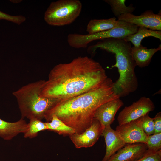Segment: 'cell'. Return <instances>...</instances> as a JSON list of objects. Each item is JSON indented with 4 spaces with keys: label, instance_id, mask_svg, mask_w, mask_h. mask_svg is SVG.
I'll return each mask as SVG.
<instances>
[{
    "label": "cell",
    "instance_id": "cell-18",
    "mask_svg": "<svg viewBox=\"0 0 161 161\" xmlns=\"http://www.w3.org/2000/svg\"><path fill=\"white\" fill-rule=\"evenodd\" d=\"M46 123L47 130L55 132L60 135L69 136L75 133L73 128L65 124L55 116H53L50 121Z\"/></svg>",
    "mask_w": 161,
    "mask_h": 161
},
{
    "label": "cell",
    "instance_id": "cell-8",
    "mask_svg": "<svg viewBox=\"0 0 161 161\" xmlns=\"http://www.w3.org/2000/svg\"><path fill=\"white\" fill-rule=\"evenodd\" d=\"M142 120L143 117L117 126L115 130L126 144L146 143L148 136L142 128Z\"/></svg>",
    "mask_w": 161,
    "mask_h": 161
},
{
    "label": "cell",
    "instance_id": "cell-26",
    "mask_svg": "<svg viewBox=\"0 0 161 161\" xmlns=\"http://www.w3.org/2000/svg\"><path fill=\"white\" fill-rule=\"evenodd\" d=\"M11 2L13 3H19L21 1H22V0H10V1Z\"/></svg>",
    "mask_w": 161,
    "mask_h": 161
},
{
    "label": "cell",
    "instance_id": "cell-9",
    "mask_svg": "<svg viewBox=\"0 0 161 161\" xmlns=\"http://www.w3.org/2000/svg\"><path fill=\"white\" fill-rule=\"evenodd\" d=\"M118 20L134 24L138 27H143L152 30H161V13L155 14L152 10H147L140 15L132 13L120 15Z\"/></svg>",
    "mask_w": 161,
    "mask_h": 161
},
{
    "label": "cell",
    "instance_id": "cell-14",
    "mask_svg": "<svg viewBox=\"0 0 161 161\" xmlns=\"http://www.w3.org/2000/svg\"><path fill=\"white\" fill-rule=\"evenodd\" d=\"M27 127V123L22 118L14 122H7L0 118V137L5 140H11L20 133L24 134Z\"/></svg>",
    "mask_w": 161,
    "mask_h": 161
},
{
    "label": "cell",
    "instance_id": "cell-1",
    "mask_svg": "<svg viewBox=\"0 0 161 161\" xmlns=\"http://www.w3.org/2000/svg\"><path fill=\"white\" fill-rule=\"evenodd\" d=\"M107 78L99 62L87 56H79L54 66L44 80L40 95L65 100L96 88Z\"/></svg>",
    "mask_w": 161,
    "mask_h": 161
},
{
    "label": "cell",
    "instance_id": "cell-5",
    "mask_svg": "<svg viewBox=\"0 0 161 161\" xmlns=\"http://www.w3.org/2000/svg\"><path fill=\"white\" fill-rule=\"evenodd\" d=\"M82 4L79 0H59L51 3L45 12L44 19L56 26L69 25L80 15Z\"/></svg>",
    "mask_w": 161,
    "mask_h": 161
},
{
    "label": "cell",
    "instance_id": "cell-6",
    "mask_svg": "<svg viewBox=\"0 0 161 161\" xmlns=\"http://www.w3.org/2000/svg\"><path fill=\"white\" fill-rule=\"evenodd\" d=\"M138 28L139 27L134 24L126 22L121 26L93 34H70L67 36V41L69 45L72 47L85 48L89 43L96 40L109 38L123 39L136 33Z\"/></svg>",
    "mask_w": 161,
    "mask_h": 161
},
{
    "label": "cell",
    "instance_id": "cell-3",
    "mask_svg": "<svg viewBox=\"0 0 161 161\" xmlns=\"http://www.w3.org/2000/svg\"><path fill=\"white\" fill-rule=\"evenodd\" d=\"M131 48L130 42L123 38H109L89 46L87 50L89 52L93 54L98 48L115 54L116 63L111 68H117L119 76L114 82L113 88L120 97L134 92L138 86L134 71L137 65L131 55Z\"/></svg>",
    "mask_w": 161,
    "mask_h": 161
},
{
    "label": "cell",
    "instance_id": "cell-17",
    "mask_svg": "<svg viewBox=\"0 0 161 161\" xmlns=\"http://www.w3.org/2000/svg\"><path fill=\"white\" fill-rule=\"evenodd\" d=\"M152 36L161 40V30H152L143 27H139L137 32L129 35L123 39L131 42L135 47L141 45L142 40L145 37Z\"/></svg>",
    "mask_w": 161,
    "mask_h": 161
},
{
    "label": "cell",
    "instance_id": "cell-25",
    "mask_svg": "<svg viewBox=\"0 0 161 161\" xmlns=\"http://www.w3.org/2000/svg\"><path fill=\"white\" fill-rule=\"evenodd\" d=\"M154 118V133H161V112L157 113Z\"/></svg>",
    "mask_w": 161,
    "mask_h": 161
},
{
    "label": "cell",
    "instance_id": "cell-12",
    "mask_svg": "<svg viewBox=\"0 0 161 161\" xmlns=\"http://www.w3.org/2000/svg\"><path fill=\"white\" fill-rule=\"evenodd\" d=\"M148 150L145 143L126 144L107 161H135Z\"/></svg>",
    "mask_w": 161,
    "mask_h": 161
},
{
    "label": "cell",
    "instance_id": "cell-22",
    "mask_svg": "<svg viewBox=\"0 0 161 161\" xmlns=\"http://www.w3.org/2000/svg\"><path fill=\"white\" fill-rule=\"evenodd\" d=\"M142 127L144 132L148 136L154 134V118L149 117V113L143 117Z\"/></svg>",
    "mask_w": 161,
    "mask_h": 161
},
{
    "label": "cell",
    "instance_id": "cell-20",
    "mask_svg": "<svg viewBox=\"0 0 161 161\" xmlns=\"http://www.w3.org/2000/svg\"><path fill=\"white\" fill-rule=\"evenodd\" d=\"M46 130H47V128L46 122L37 119H32L27 123V128L24 134V137L32 138L37 136L39 132Z\"/></svg>",
    "mask_w": 161,
    "mask_h": 161
},
{
    "label": "cell",
    "instance_id": "cell-21",
    "mask_svg": "<svg viewBox=\"0 0 161 161\" xmlns=\"http://www.w3.org/2000/svg\"><path fill=\"white\" fill-rule=\"evenodd\" d=\"M146 144L148 150L157 151L161 150V133L148 136Z\"/></svg>",
    "mask_w": 161,
    "mask_h": 161
},
{
    "label": "cell",
    "instance_id": "cell-24",
    "mask_svg": "<svg viewBox=\"0 0 161 161\" xmlns=\"http://www.w3.org/2000/svg\"><path fill=\"white\" fill-rule=\"evenodd\" d=\"M4 20L20 25L26 20V17L22 15L12 16L0 10V20Z\"/></svg>",
    "mask_w": 161,
    "mask_h": 161
},
{
    "label": "cell",
    "instance_id": "cell-2",
    "mask_svg": "<svg viewBox=\"0 0 161 161\" xmlns=\"http://www.w3.org/2000/svg\"><path fill=\"white\" fill-rule=\"evenodd\" d=\"M112 80L107 78L99 86L76 97L60 101L49 110L44 118L49 122L55 116L80 134L91 125L96 109L110 101L120 98L115 92Z\"/></svg>",
    "mask_w": 161,
    "mask_h": 161
},
{
    "label": "cell",
    "instance_id": "cell-23",
    "mask_svg": "<svg viewBox=\"0 0 161 161\" xmlns=\"http://www.w3.org/2000/svg\"><path fill=\"white\" fill-rule=\"evenodd\" d=\"M135 161H161V150L157 151L147 150L141 157Z\"/></svg>",
    "mask_w": 161,
    "mask_h": 161
},
{
    "label": "cell",
    "instance_id": "cell-19",
    "mask_svg": "<svg viewBox=\"0 0 161 161\" xmlns=\"http://www.w3.org/2000/svg\"><path fill=\"white\" fill-rule=\"evenodd\" d=\"M109 4L115 16L117 18L120 15L127 13H132L135 9L132 4L128 6L125 4V0H104Z\"/></svg>",
    "mask_w": 161,
    "mask_h": 161
},
{
    "label": "cell",
    "instance_id": "cell-11",
    "mask_svg": "<svg viewBox=\"0 0 161 161\" xmlns=\"http://www.w3.org/2000/svg\"><path fill=\"white\" fill-rule=\"evenodd\" d=\"M123 105L120 98L106 103L96 109L94 118L97 120L104 128L111 126L115 120L116 113Z\"/></svg>",
    "mask_w": 161,
    "mask_h": 161
},
{
    "label": "cell",
    "instance_id": "cell-16",
    "mask_svg": "<svg viewBox=\"0 0 161 161\" xmlns=\"http://www.w3.org/2000/svg\"><path fill=\"white\" fill-rule=\"evenodd\" d=\"M126 23L124 21L116 20L114 17L108 19H92L89 22L86 30L88 34H93L121 26Z\"/></svg>",
    "mask_w": 161,
    "mask_h": 161
},
{
    "label": "cell",
    "instance_id": "cell-15",
    "mask_svg": "<svg viewBox=\"0 0 161 161\" xmlns=\"http://www.w3.org/2000/svg\"><path fill=\"white\" fill-rule=\"evenodd\" d=\"M161 44L157 48L148 49L141 44L137 47H131V55L136 65L140 68L148 66L153 55L161 50Z\"/></svg>",
    "mask_w": 161,
    "mask_h": 161
},
{
    "label": "cell",
    "instance_id": "cell-7",
    "mask_svg": "<svg viewBox=\"0 0 161 161\" xmlns=\"http://www.w3.org/2000/svg\"><path fill=\"white\" fill-rule=\"evenodd\" d=\"M155 108L153 101L149 98L142 97L130 105L125 107L119 113L118 125H121L137 119Z\"/></svg>",
    "mask_w": 161,
    "mask_h": 161
},
{
    "label": "cell",
    "instance_id": "cell-13",
    "mask_svg": "<svg viewBox=\"0 0 161 161\" xmlns=\"http://www.w3.org/2000/svg\"><path fill=\"white\" fill-rule=\"evenodd\" d=\"M101 135L103 137L106 144L105 154L101 161H107L126 143L110 125L104 128Z\"/></svg>",
    "mask_w": 161,
    "mask_h": 161
},
{
    "label": "cell",
    "instance_id": "cell-4",
    "mask_svg": "<svg viewBox=\"0 0 161 161\" xmlns=\"http://www.w3.org/2000/svg\"><path fill=\"white\" fill-rule=\"evenodd\" d=\"M44 81L40 80L29 83L13 92L16 99L22 118L41 120L47 112L60 101L40 96Z\"/></svg>",
    "mask_w": 161,
    "mask_h": 161
},
{
    "label": "cell",
    "instance_id": "cell-10",
    "mask_svg": "<svg viewBox=\"0 0 161 161\" xmlns=\"http://www.w3.org/2000/svg\"><path fill=\"white\" fill-rule=\"evenodd\" d=\"M104 128L100 122L94 118L91 125L80 134L74 133L70 138L77 148L93 146L101 135Z\"/></svg>",
    "mask_w": 161,
    "mask_h": 161
}]
</instances>
